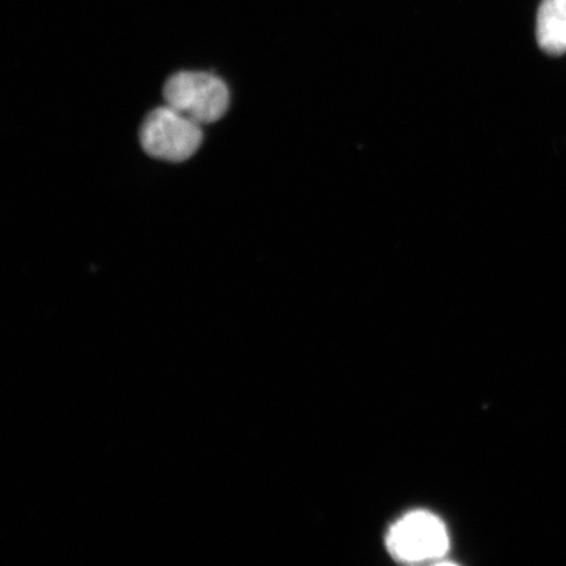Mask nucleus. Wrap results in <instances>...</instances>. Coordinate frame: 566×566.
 Returning <instances> with one entry per match:
<instances>
[{"label": "nucleus", "mask_w": 566, "mask_h": 566, "mask_svg": "<svg viewBox=\"0 0 566 566\" xmlns=\"http://www.w3.org/2000/svg\"><path fill=\"white\" fill-rule=\"evenodd\" d=\"M449 547V533L443 522L424 511L406 514L387 535L389 554L402 563L433 562L448 554Z\"/></svg>", "instance_id": "nucleus-3"}, {"label": "nucleus", "mask_w": 566, "mask_h": 566, "mask_svg": "<svg viewBox=\"0 0 566 566\" xmlns=\"http://www.w3.org/2000/svg\"><path fill=\"white\" fill-rule=\"evenodd\" d=\"M201 125L171 106H159L148 113L139 130L142 148L154 159L171 163L192 158L202 144Z\"/></svg>", "instance_id": "nucleus-2"}, {"label": "nucleus", "mask_w": 566, "mask_h": 566, "mask_svg": "<svg viewBox=\"0 0 566 566\" xmlns=\"http://www.w3.org/2000/svg\"><path fill=\"white\" fill-rule=\"evenodd\" d=\"M536 38L544 53H566V0H543L537 13Z\"/></svg>", "instance_id": "nucleus-4"}, {"label": "nucleus", "mask_w": 566, "mask_h": 566, "mask_svg": "<svg viewBox=\"0 0 566 566\" xmlns=\"http://www.w3.org/2000/svg\"><path fill=\"white\" fill-rule=\"evenodd\" d=\"M163 97L168 106L198 125L219 122L230 106L228 84L200 71H180L168 77Z\"/></svg>", "instance_id": "nucleus-1"}]
</instances>
